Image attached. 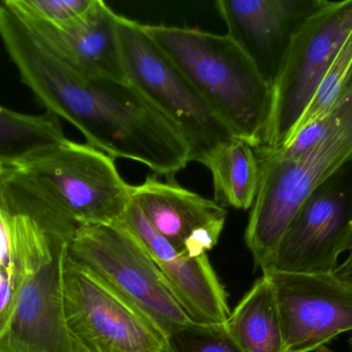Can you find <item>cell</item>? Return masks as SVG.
Here are the masks:
<instances>
[{"mask_svg": "<svg viewBox=\"0 0 352 352\" xmlns=\"http://www.w3.org/2000/svg\"><path fill=\"white\" fill-rule=\"evenodd\" d=\"M21 19L56 53L80 70L128 82L120 45L119 14L102 0H93L82 16L62 26Z\"/></svg>", "mask_w": 352, "mask_h": 352, "instance_id": "cell-15", "label": "cell"}, {"mask_svg": "<svg viewBox=\"0 0 352 352\" xmlns=\"http://www.w3.org/2000/svg\"><path fill=\"white\" fill-rule=\"evenodd\" d=\"M351 95H352V30L345 39L341 49L339 50L328 74L324 76L314 99L302 116L294 134L306 124L322 117L333 107Z\"/></svg>", "mask_w": 352, "mask_h": 352, "instance_id": "cell-19", "label": "cell"}, {"mask_svg": "<svg viewBox=\"0 0 352 352\" xmlns=\"http://www.w3.org/2000/svg\"><path fill=\"white\" fill-rule=\"evenodd\" d=\"M166 352H243L225 324L190 322L165 338Z\"/></svg>", "mask_w": 352, "mask_h": 352, "instance_id": "cell-20", "label": "cell"}, {"mask_svg": "<svg viewBox=\"0 0 352 352\" xmlns=\"http://www.w3.org/2000/svg\"><path fill=\"white\" fill-rule=\"evenodd\" d=\"M335 276L352 289V250L349 258L343 264L339 265L334 272Z\"/></svg>", "mask_w": 352, "mask_h": 352, "instance_id": "cell-23", "label": "cell"}, {"mask_svg": "<svg viewBox=\"0 0 352 352\" xmlns=\"http://www.w3.org/2000/svg\"><path fill=\"white\" fill-rule=\"evenodd\" d=\"M123 225L146 247L167 287L192 322L225 324L231 315L227 291L207 254L190 258L180 253L152 227L138 205H130Z\"/></svg>", "mask_w": 352, "mask_h": 352, "instance_id": "cell-13", "label": "cell"}, {"mask_svg": "<svg viewBox=\"0 0 352 352\" xmlns=\"http://www.w3.org/2000/svg\"><path fill=\"white\" fill-rule=\"evenodd\" d=\"M352 30V0L328 1L298 30L273 84L262 148L278 150L293 136Z\"/></svg>", "mask_w": 352, "mask_h": 352, "instance_id": "cell-8", "label": "cell"}, {"mask_svg": "<svg viewBox=\"0 0 352 352\" xmlns=\"http://www.w3.org/2000/svg\"><path fill=\"white\" fill-rule=\"evenodd\" d=\"M352 250V159L302 203L263 272L333 274Z\"/></svg>", "mask_w": 352, "mask_h": 352, "instance_id": "cell-9", "label": "cell"}, {"mask_svg": "<svg viewBox=\"0 0 352 352\" xmlns=\"http://www.w3.org/2000/svg\"><path fill=\"white\" fill-rule=\"evenodd\" d=\"M64 303L76 352H166L164 337L140 312L69 258Z\"/></svg>", "mask_w": 352, "mask_h": 352, "instance_id": "cell-10", "label": "cell"}, {"mask_svg": "<svg viewBox=\"0 0 352 352\" xmlns=\"http://www.w3.org/2000/svg\"><path fill=\"white\" fill-rule=\"evenodd\" d=\"M132 200L152 227L180 253L190 258L213 249L226 225L227 210L215 200L148 176L131 187Z\"/></svg>", "mask_w": 352, "mask_h": 352, "instance_id": "cell-14", "label": "cell"}, {"mask_svg": "<svg viewBox=\"0 0 352 352\" xmlns=\"http://www.w3.org/2000/svg\"><path fill=\"white\" fill-rule=\"evenodd\" d=\"M21 18L62 26L82 16L93 0H6Z\"/></svg>", "mask_w": 352, "mask_h": 352, "instance_id": "cell-21", "label": "cell"}, {"mask_svg": "<svg viewBox=\"0 0 352 352\" xmlns=\"http://www.w3.org/2000/svg\"><path fill=\"white\" fill-rule=\"evenodd\" d=\"M0 37L23 83L47 113L78 128L91 146L168 180L190 163L186 141L135 87L70 63L3 2Z\"/></svg>", "mask_w": 352, "mask_h": 352, "instance_id": "cell-1", "label": "cell"}, {"mask_svg": "<svg viewBox=\"0 0 352 352\" xmlns=\"http://www.w3.org/2000/svg\"><path fill=\"white\" fill-rule=\"evenodd\" d=\"M12 299V279L8 269L0 268V326L10 309Z\"/></svg>", "mask_w": 352, "mask_h": 352, "instance_id": "cell-22", "label": "cell"}, {"mask_svg": "<svg viewBox=\"0 0 352 352\" xmlns=\"http://www.w3.org/2000/svg\"><path fill=\"white\" fill-rule=\"evenodd\" d=\"M119 37L128 82L186 141L190 161L202 163L217 147L236 138L153 41L144 24L119 14Z\"/></svg>", "mask_w": 352, "mask_h": 352, "instance_id": "cell-6", "label": "cell"}, {"mask_svg": "<svg viewBox=\"0 0 352 352\" xmlns=\"http://www.w3.org/2000/svg\"><path fill=\"white\" fill-rule=\"evenodd\" d=\"M59 118L27 115L0 105V161H20L45 147L65 140Z\"/></svg>", "mask_w": 352, "mask_h": 352, "instance_id": "cell-18", "label": "cell"}, {"mask_svg": "<svg viewBox=\"0 0 352 352\" xmlns=\"http://www.w3.org/2000/svg\"><path fill=\"white\" fill-rule=\"evenodd\" d=\"M212 176L214 200L238 210L252 208L260 185L261 169L256 148L233 138L202 161Z\"/></svg>", "mask_w": 352, "mask_h": 352, "instance_id": "cell-17", "label": "cell"}, {"mask_svg": "<svg viewBox=\"0 0 352 352\" xmlns=\"http://www.w3.org/2000/svg\"><path fill=\"white\" fill-rule=\"evenodd\" d=\"M8 165L78 225H119L132 204L115 159L90 144L65 138Z\"/></svg>", "mask_w": 352, "mask_h": 352, "instance_id": "cell-4", "label": "cell"}, {"mask_svg": "<svg viewBox=\"0 0 352 352\" xmlns=\"http://www.w3.org/2000/svg\"><path fill=\"white\" fill-rule=\"evenodd\" d=\"M0 203L8 239L6 269L12 279L0 352H76L66 326L64 272L78 225L3 163Z\"/></svg>", "mask_w": 352, "mask_h": 352, "instance_id": "cell-2", "label": "cell"}, {"mask_svg": "<svg viewBox=\"0 0 352 352\" xmlns=\"http://www.w3.org/2000/svg\"><path fill=\"white\" fill-rule=\"evenodd\" d=\"M153 41L182 70L236 138L262 147L273 88L229 35L188 27L144 25Z\"/></svg>", "mask_w": 352, "mask_h": 352, "instance_id": "cell-3", "label": "cell"}, {"mask_svg": "<svg viewBox=\"0 0 352 352\" xmlns=\"http://www.w3.org/2000/svg\"><path fill=\"white\" fill-rule=\"evenodd\" d=\"M327 0H219L227 34L273 86L294 37Z\"/></svg>", "mask_w": 352, "mask_h": 352, "instance_id": "cell-12", "label": "cell"}, {"mask_svg": "<svg viewBox=\"0 0 352 352\" xmlns=\"http://www.w3.org/2000/svg\"><path fill=\"white\" fill-rule=\"evenodd\" d=\"M256 152L260 185L244 239L254 264L264 270L302 203L352 159V117L295 158H278L260 148Z\"/></svg>", "mask_w": 352, "mask_h": 352, "instance_id": "cell-5", "label": "cell"}, {"mask_svg": "<svg viewBox=\"0 0 352 352\" xmlns=\"http://www.w3.org/2000/svg\"><path fill=\"white\" fill-rule=\"evenodd\" d=\"M349 343H351V346L352 347V336L351 337V339H349Z\"/></svg>", "mask_w": 352, "mask_h": 352, "instance_id": "cell-24", "label": "cell"}, {"mask_svg": "<svg viewBox=\"0 0 352 352\" xmlns=\"http://www.w3.org/2000/svg\"><path fill=\"white\" fill-rule=\"evenodd\" d=\"M68 258L109 285L164 338L192 322L148 250L123 225H78Z\"/></svg>", "mask_w": 352, "mask_h": 352, "instance_id": "cell-7", "label": "cell"}, {"mask_svg": "<svg viewBox=\"0 0 352 352\" xmlns=\"http://www.w3.org/2000/svg\"><path fill=\"white\" fill-rule=\"evenodd\" d=\"M225 327L243 352H285L276 298L268 277L263 275L254 282Z\"/></svg>", "mask_w": 352, "mask_h": 352, "instance_id": "cell-16", "label": "cell"}, {"mask_svg": "<svg viewBox=\"0 0 352 352\" xmlns=\"http://www.w3.org/2000/svg\"><path fill=\"white\" fill-rule=\"evenodd\" d=\"M263 275L276 298L285 352L316 351L352 331V289L334 273Z\"/></svg>", "mask_w": 352, "mask_h": 352, "instance_id": "cell-11", "label": "cell"}]
</instances>
